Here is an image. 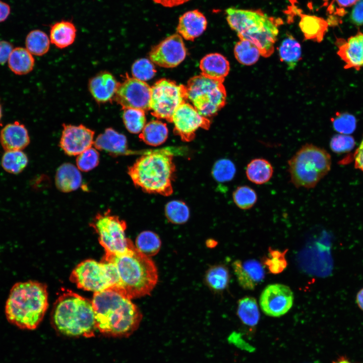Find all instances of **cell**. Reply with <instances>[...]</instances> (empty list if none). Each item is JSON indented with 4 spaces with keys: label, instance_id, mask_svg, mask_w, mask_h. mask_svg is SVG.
I'll use <instances>...</instances> for the list:
<instances>
[{
    "label": "cell",
    "instance_id": "obj_1",
    "mask_svg": "<svg viewBox=\"0 0 363 363\" xmlns=\"http://www.w3.org/2000/svg\"><path fill=\"white\" fill-rule=\"evenodd\" d=\"M97 330L112 337H128L139 327L142 315L131 299L110 288L94 292L92 299Z\"/></svg>",
    "mask_w": 363,
    "mask_h": 363
},
{
    "label": "cell",
    "instance_id": "obj_2",
    "mask_svg": "<svg viewBox=\"0 0 363 363\" xmlns=\"http://www.w3.org/2000/svg\"><path fill=\"white\" fill-rule=\"evenodd\" d=\"M47 286L36 281L15 283L5 305L8 321L22 329H36L48 308Z\"/></svg>",
    "mask_w": 363,
    "mask_h": 363
},
{
    "label": "cell",
    "instance_id": "obj_3",
    "mask_svg": "<svg viewBox=\"0 0 363 363\" xmlns=\"http://www.w3.org/2000/svg\"><path fill=\"white\" fill-rule=\"evenodd\" d=\"M51 320L55 330L68 336L90 338L97 331L92 300L69 290L55 301Z\"/></svg>",
    "mask_w": 363,
    "mask_h": 363
},
{
    "label": "cell",
    "instance_id": "obj_4",
    "mask_svg": "<svg viewBox=\"0 0 363 363\" xmlns=\"http://www.w3.org/2000/svg\"><path fill=\"white\" fill-rule=\"evenodd\" d=\"M102 260L114 264L119 283L114 289L130 299L150 294L157 283L158 274L154 262L136 247L131 254L121 256L105 254Z\"/></svg>",
    "mask_w": 363,
    "mask_h": 363
},
{
    "label": "cell",
    "instance_id": "obj_5",
    "mask_svg": "<svg viewBox=\"0 0 363 363\" xmlns=\"http://www.w3.org/2000/svg\"><path fill=\"white\" fill-rule=\"evenodd\" d=\"M225 12L228 24L240 39L255 44L264 57L273 53L281 20L269 16L260 10L229 8Z\"/></svg>",
    "mask_w": 363,
    "mask_h": 363
},
{
    "label": "cell",
    "instance_id": "obj_6",
    "mask_svg": "<svg viewBox=\"0 0 363 363\" xmlns=\"http://www.w3.org/2000/svg\"><path fill=\"white\" fill-rule=\"evenodd\" d=\"M175 166L172 155L167 151L146 153L129 167L134 184L144 192L168 196L173 193L172 183Z\"/></svg>",
    "mask_w": 363,
    "mask_h": 363
},
{
    "label": "cell",
    "instance_id": "obj_7",
    "mask_svg": "<svg viewBox=\"0 0 363 363\" xmlns=\"http://www.w3.org/2000/svg\"><path fill=\"white\" fill-rule=\"evenodd\" d=\"M331 157L324 149L312 144L302 146L288 161L291 183L296 188H313L329 172Z\"/></svg>",
    "mask_w": 363,
    "mask_h": 363
},
{
    "label": "cell",
    "instance_id": "obj_8",
    "mask_svg": "<svg viewBox=\"0 0 363 363\" xmlns=\"http://www.w3.org/2000/svg\"><path fill=\"white\" fill-rule=\"evenodd\" d=\"M96 233L100 245L106 255L121 256L132 254L136 248L132 241L126 237L127 224L110 210L97 213L90 223Z\"/></svg>",
    "mask_w": 363,
    "mask_h": 363
},
{
    "label": "cell",
    "instance_id": "obj_9",
    "mask_svg": "<svg viewBox=\"0 0 363 363\" xmlns=\"http://www.w3.org/2000/svg\"><path fill=\"white\" fill-rule=\"evenodd\" d=\"M186 86L188 99L205 117L214 116L225 105L226 92L222 82L201 74L191 78Z\"/></svg>",
    "mask_w": 363,
    "mask_h": 363
},
{
    "label": "cell",
    "instance_id": "obj_10",
    "mask_svg": "<svg viewBox=\"0 0 363 363\" xmlns=\"http://www.w3.org/2000/svg\"><path fill=\"white\" fill-rule=\"evenodd\" d=\"M70 279L78 288L94 293L115 289L119 283L114 264L103 260L87 259L81 262L72 271Z\"/></svg>",
    "mask_w": 363,
    "mask_h": 363
},
{
    "label": "cell",
    "instance_id": "obj_11",
    "mask_svg": "<svg viewBox=\"0 0 363 363\" xmlns=\"http://www.w3.org/2000/svg\"><path fill=\"white\" fill-rule=\"evenodd\" d=\"M187 100L186 86L161 79L151 87L149 110L157 118L171 122L175 110Z\"/></svg>",
    "mask_w": 363,
    "mask_h": 363
},
{
    "label": "cell",
    "instance_id": "obj_12",
    "mask_svg": "<svg viewBox=\"0 0 363 363\" xmlns=\"http://www.w3.org/2000/svg\"><path fill=\"white\" fill-rule=\"evenodd\" d=\"M150 96L151 87L148 84L127 76L119 82L113 100L123 109L135 108L146 111L149 110Z\"/></svg>",
    "mask_w": 363,
    "mask_h": 363
},
{
    "label": "cell",
    "instance_id": "obj_13",
    "mask_svg": "<svg viewBox=\"0 0 363 363\" xmlns=\"http://www.w3.org/2000/svg\"><path fill=\"white\" fill-rule=\"evenodd\" d=\"M171 123L174 124V134L186 142L194 139L199 128L208 130L211 124L208 118L201 115L193 105L186 102L175 110Z\"/></svg>",
    "mask_w": 363,
    "mask_h": 363
},
{
    "label": "cell",
    "instance_id": "obj_14",
    "mask_svg": "<svg viewBox=\"0 0 363 363\" xmlns=\"http://www.w3.org/2000/svg\"><path fill=\"white\" fill-rule=\"evenodd\" d=\"M293 294L290 288L282 284H272L267 286L260 297V305L266 315L278 317L291 308Z\"/></svg>",
    "mask_w": 363,
    "mask_h": 363
},
{
    "label": "cell",
    "instance_id": "obj_15",
    "mask_svg": "<svg viewBox=\"0 0 363 363\" xmlns=\"http://www.w3.org/2000/svg\"><path fill=\"white\" fill-rule=\"evenodd\" d=\"M187 49L182 37L177 33L168 36L150 50L151 61L163 68H173L185 58Z\"/></svg>",
    "mask_w": 363,
    "mask_h": 363
},
{
    "label": "cell",
    "instance_id": "obj_16",
    "mask_svg": "<svg viewBox=\"0 0 363 363\" xmlns=\"http://www.w3.org/2000/svg\"><path fill=\"white\" fill-rule=\"evenodd\" d=\"M59 146L69 156L78 155L94 144V131L83 125L63 124Z\"/></svg>",
    "mask_w": 363,
    "mask_h": 363
},
{
    "label": "cell",
    "instance_id": "obj_17",
    "mask_svg": "<svg viewBox=\"0 0 363 363\" xmlns=\"http://www.w3.org/2000/svg\"><path fill=\"white\" fill-rule=\"evenodd\" d=\"M338 56L344 62V68L359 70L363 67V33L358 32L347 40L337 39Z\"/></svg>",
    "mask_w": 363,
    "mask_h": 363
},
{
    "label": "cell",
    "instance_id": "obj_18",
    "mask_svg": "<svg viewBox=\"0 0 363 363\" xmlns=\"http://www.w3.org/2000/svg\"><path fill=\"white\" fill-rule=\"evenodd\" d=\"M239 285L247 290H253L265 277L262 265L255 259L241 261L236 260L232 264Z\"/></svg>",
    "mask_w": 363,
    "mask_h": 363
},
{
    "label": "cell",
    "instance_id": "obj_19",
    "mask_svg": "<svg viewBox=\"0 0 363 363\" xmlns=\"http://www.w3.org/2000/svg\"><path fill=\"white\" fill-rule=\"evenodd\" d=\"M119 83L111 73L102 71L90 79L89 90L95 101L106 103L113 100Z\"/></svg>",
    "mask_w": 363,
    "mask_h": 363
},
{
    "label": "cell",
    "instance_id": "obj_20",
    "mask_svg": "<svg viewBox=\"0 0 363 363\" xmlns=\"http://www.w3.org/2000/svg\"><path fill=\"white\" fill-rule=\"evenodd\" d=\"M207 24L205 16L195 9L186 12L180 16L176 30L177 34L185 39L193 41L204 33Z\"/></svg>",
    "mask_w": 363,
    "mask_h": 363
},
{
    "label": "cell",
    "instance_id": "obj_21",
    "mask_svg": "<svg viewBox=\"0 0 363 363\" xmlns=\"http://www.w3.org/2000/svg\"><path fill=\"white\" fill-rule=\"evenodd\" d=\"M30 142L25 126L18 122L6 125L0 132V143L6 151L23 150Z\"/></svg>",
    "mask_w": 363,
    "mask_h": 363
},
{
    "label": "cell",
    "instance_id": "obj_22",
    "mask_svg": "<svg viewBox=\"0 0 363 363\" xmlns=\"http://www.w3.org/2000/svg\"><path fill=\"white\" fill-rule=\"evenodd\" d=\"M93 145L97 150L104 151L112 156L130 154L126 137L111 128L99 135Z\"/></svg>",
    "mask_w": 363,
    "mask_h": 363
},
{
    "label": "cell",
    "instance_id": "obj_23",
    "mask_svg": "<svg viewBox=\"0 0 363 363\" xmlns=\"http://www.w3.org/2000/svg\"><path fill=\"white\" fill-rule=\"evenodd\" d=\"M201 75L209 79L223 82L230 70L228 60L223 55L210 53L203 57L200 63Z\"/></svg>",
    "mask_w": 363,
    "mask_h": 363
},
{
    "label": "cell",
    "instance_id": "obj_24",
    "mask_svg": "<svg viewBox=\"0 0 363 363\" xmlns=\"http://www.w3.org/2000/svg\"><path fill=\"white\" fill-rule=\"evenodd\" d=\"M55 183L56 188L64 193L78 189L82 183V175L79 169L73 164L65 163L57 169Z\"/></svg>",
    "mask_w": 363,
    "mask_h": 363
},
{
    "label": "cell",
    "instance_id": "obj_25",
    "mask_svg": "<svg viewBox=\"0 0 363 363\" xmlns=\"http://www.w3.org/2000/svg\"><path fill=\"white\" fill-rule=\"evenodd\" d=\"M299 27L305 39L318 42L322 41L328 30V23L323 18L313 15L300 14Z\"/></svg>",
    "mask_w": 363,
    "mask_h": 363
},
{
    "label": "cell",
    "instance_id": "obj_26",
    "mask_svg": "<svg viewBox=\"0 0 363 363\" xmlns=\"http://www.w3.org/2000/svg\"><path fill=\"white\" fill-rule=\"evenodd\" d=\"M76 33V28L71 21L57 22L50 27V42L59 48L67 47L75 41Z\"/></svg>",
    "mask_w": 363,
    "mask_h": 363
},
{
    "label": "cell",
    "instance_id": "obj_27",
    "mask_svg": "<svg viewBox=\"0 0 363 363\" xmlns=\"http://www.w3.org/2000/svg\"><path fill=\"white\" fill-rule=\"evenodd\" d=\"M273 174L271 163L263 158L251 160L247 164L246 174L247 178L256 185H263L268 182Z\"/></svg>",
    "mask_w": 363,
    "mask_h": 363
},
{
    "label": "cell",
    "instance_id": "obj_28",
    "mask_svg": "<svg viewBox=\"0 0 363 363\" xmlns=\"http://www.w3.org/2000/svg\"><path fill=\"white\" fill-rule=\"evenodd\" d=\"M8 61L11 71L18 75L29 73L35 63L32 54L26 48L21 47L13 49Z\"/></svg>",
    "mask_w": 363,
    "mask_h": 363
},
{
    "label": "cell",
    "instance_id": "obj_29",
    "mask_svg": "<svg viewBox=\"0 0 363 363\" xmlns=\"http://www.w3.org/2000/svg\"><path fill=\"white\" fill-rule=\"evenodd\" d=\"M278 49L281 61L286 64L290 70L293 69L301 59V46L290 34H286Z\"/></svg>",
    "mask_w": 363,
    "mask_h": 363
},
{
    "label": "cell",
    "instance_id": "obj_30",
    "mask_svg": "<svg viewBox=\"0 0 363 363\" xmlns=\"http://www.w3.org/2000/svg\"><path fill=\"white\" fill-rule=\"evenodd\" d=\"M168 137L165 124L157 120H151L145 125L139 138L146 144L157 146L163 144Z\"/></svg>",
    "mask_w": 363,
    "mask_h": 363
},
{
    "label": "cell",
    "instance_id": "obj_31",
    "mask_svg": "<svg viewBox=\"0 0 363 363\" xmlns=\"http://www.w3.org/2000/svg\"><path fill=\"white\" fill-rule=\"evenodd\" d=\"M229 273L226 267L216 265L210 267L206 272L205 280L206 285L214 291L223 290L228 286Z\"/></svg>",
    "mask_w": 363,
    "mask_h": 363
},
{
    "label": "cell",
    "instance_id": "obj_32",
    "mask_svg": "<svg viewBox=\"0 0 363 363\" xmlns=\"http://www.w3.org/2000/svg\"><path fill=\"white\" fill-rule=\"evenodd\" d=\"M28 163V157L22 150L6 151L1 159L2 168L11 174L21 173Z\"/></svg>",
    "mask_w": 363,
    "mask_h": 363
},
{
    "label": "cell",
    "instance_id": "obj_33",
    "mask_svg": "<svg viewBox=\"0 0 363 363\" xmlns=\"http://www.w3.org/2000/svg\"><path fill=\"white\" fill-rule=\"evenodd\" d=\"M237 315L244 324L250 326L257 325L260 318V312L255 298L246 296L239 299Z\"/></svg>",
    "mask_w": 363,
    "mask_h": 363
},
{
    "label": "cell",
    "instance_id": "obj_34",
    "mask_svg": "<svg viewBox=\"0 0 363 363\" xmlns=\"http://www.w3.org/2000/svg\"><path fill=\"white\" fill-rule=\"evenodd\" d=\"M234 54L237 60L246 66L255 64L261 55L259 48L250 41L245 39H240L235 44Z\"/></svg>",
    "mask_w": 363,
    "mask_h": 363
},
{
    "label": "cell",
    "instance_id": "obj_35",
    "mask_svg": "<svg viewBox=\"0 0 363 363\" xmlns=\"http://www.w3.org/2000/svg\"><path fill=\"white\" fill-rule=\"evenodd\" d=\"M161 246L160 237L156 233L151 231L141 232L136 239V248L149 257L156 255L160 251Z\"/></svg>",
    "mask_w": 363,
    "mask_h": 363
},
{
    "label": "cell",
    "instance_id": "obj_36",
    "mask_svg": "<svg viewBox=\"0 0 363 363\" xmlns=\"http://www.w3.org/2000/svg\"><path fill=\"white\" fill-rule=\"evenodd\" d=\"M50 39L47 35L40 30L30 31L26 38V49L32 54L41 56L46 53L50 47Z\"/></svg>",
    "mask_w": 363,
    "mask_h": 363
},
{
    "label": "cell",
    "instance_id": "obj_37",
    "mask_svg": "<svg viewBox=\"0 0 363 363\" xmlns=\"http://www.w3.org/2000/svg\"><path fill=\"white\" fill-rule=\"evenodd\" d=\"M123 110V120L127 130L132 134L141 132L146 125L145 111L135 108Z\"/></svg>",
    "mask_w": 363,
    "mask_h": 363
},
{
    "label": "cell",
    "instance_id": "obj_38",
    "mask_svg": "<svg viewBox=\"0 0 363 363\" xmlns=\"http://www.w3.org/2000/svg\"><path fill=\"white\" fill-rule=\"evenodd\" d=\"M165 213L167 219L174 224L184 223L190 217L188 206L184 202L179 200L168 202L165 207Z\"/></svg>",
    "mask_w": 363,
    "mask_h": 363
},
{
    "label": "cell",
    "instance_id": "obj_39",
    "mask_svg": "<svg viewBox=\"0 0 363 363\" xmlns=\"http://www.w3.org/2000/svg\"><path fill=\"white\" fill-rule=\"evenodd\" d=\"M232 198L234 203L239 209L248 210L256 203L258 196L253 188L244 185L236 188L233 192Z\"/></svg>",
    "mask_w": 363,
    "mask_h": 363
},
{
    "label": "cell",
    "instance_id": "obj_40",
    "mask_svg": "<svg viewBox=\"0 0 363 363\" xmlns=\"http://www.w3.org/2000/svg\"><path fill=\"white\" fill-rule=\"evenodd\" d=\"M236 173V167L232 161L228 159H221L214 164L212 174L218 182L225 183L231 180Z\"/></svg>",
    "mask_w": 363,
    "mask_h": 363
},
{
    "label": "cell",
    "instance_id": "obj_41",
    "mask_svg": "<svg viewBox=\"0 0 363 363\" xmlns=\"http://www.w3.org/2000/svg\"><path fill=\"white\" fill-rule=\"evenodd\" d=\"M331 120L334 130L340 134L349 135L355 130V117L348 113L337 112Z\"/></svg>",
    "mask_w": 363,
    "mask_h": 363
},
{
    "label": "cell",
    "instance_id": "obj_42",
    "mask_svg": "<svg viewBox=\"0 0 363 363\" xmlns=\"http://www.w3.org/2000/svg\"><path fill=\"white\" fill-rule=\"evenodd\" d=\"M156 72L153 64L147 58L138 59L132 66L133 77L142 81L150 80Z\"/></svg>",
    "mask_w": 363,
    "mask_h": 363
},
{
    "label": "cell",
    "instance_id": "obj_43",
    "mask_svg": "<svg viewBox=\"0 0 363 363\" xmlns=\"http://www.w3.org/2000/svg\"><path fill=\"white\" fill-rule=\"evenodd\" d=\"M76 158L77 168L87 172L96 167L99 161V154L96 148L90 147L78 155Z\"/></svg>",
    "mask_w": 363,
    "mask_h": 363
},
{
    "label": "cell",
    "instance_id": "obj_44",
    "mask_svg": "<svg viewBox=\"0 0 363 363\" xmlns=\"http://www.w3.org/2000/svg\"><path fill=\"white\" fill-rule=\"evenodd\" d=\"M285 252L271 249L269 250L268 257L265 258L264 264L271 273H280L285 269L287 266V261L285 258Z\"/></svg>",
    "mask_w": 363,
    "mask_h": 363
},
{
    "label": "cell",
    "instance_id": "obj_45",
    "mask_svg": "<svg viewBox=\"0 0 363 363\" xmlns=\"http://www.w3.org/2000/svg\"><path fill=\"white\" fill-rule=\"evenodd\" d=\"M355 145L354 138L348 135L337 134L331 139L330 147L336 153H341L351 150Z\"/></svg>",
    "mask_w": 363,
    "mask_h": 363
},
{
    "label": "cell",
    "instance_id": "obj_46",
    "mask_svg": "<svg viewBox=\"0 0 363 363\" xmlns=\"http://www.w3.org/2000/svg\"><path fill=\"white\" fill-rule=\"evenodd\" d=\"M352 23L360 26L363 25V0H358L355 4L350 15Z\"/></svg>",
    "mask_w": 363,
    "mask_h": 363
},
{
    "label": "cell",
    "instance_id": "obj_47",
    "mask_svg": "<svg viewBox=\"0 0 363 363\" xmlns=\"http://www.w3.org/2000/svg\"><path fill=\"white\" fill-rule=\"evenodd\" d=\"M12 44L8 41H0V64H5L13 50Z\"/></svg>",
    "mask_w": 363,
    "mask_h": 363
},
{
    "label": "cell",
    "instance_id": "obj_48",
    "mask_svg": "<svg viewBox=\"0 0 363 363\" xmlns=\"http://www.w3.org/2000/svg\"><path fill=\"white\" fill-rule=\"evenodd\" d=\"M354 166L363 172V138L354 154Z\"/></svg>",
    "mask_w": 363,
    "mask_h": 363
},
{
    "label": "cell",
    "instance_id": "obj_49",
    "mask_svg": "<svg viewBox=\"0 0 363 363\" xmlns=\"http://www.w3.org/2000/svg\"><path fill=\"white\" fill-rule=\"evenodd\" d=\"M155 3L167 8H172L183 5L190 0H152Z\"/></svg>",
    "mask_w": 363,
    "mask_h": 363
},
{
    "label": "cell",
    "instance_id": "obj_50",
    "mask_svg": "<svg viewBox=\"0 0 363 363\" xmlns=\"http://www.w3.org/2000/svg\"><path fill=\"white\" fill-rule=\"evenodd\" d=\"M10 13V7L8 4L0 1V22L5 21Z\"/></svg>",
    "mask_w": 363,
    "mask_h": 363
},
{
    "label": "cell",
    "instance_id": "obj_51",
    "mask_svg": "<svg viewBox=\"0 0 363 363\" xmlns=\"http://www.w3.org/2000/svg\"><path fill=\"white\" fill-rule=\"evenodd\" d=\"M358 0H335L337 4L342 7H349L356 3Z\"/></svg>",
    "mask_w": 363,
    "mask_h": 363
},
{
    "label": "cell",
    "instance_id": "obj_52",
    "mask_svg": "<svg viewBox=\"0 0 363 363\" xmlns=\"http://www.w3.org/2000/svg\"><path fill=\"white\" fill-rule=\"evenodd\" d=\"M356 300L359 308L363 311V288L357 292Z\"/></svg>",
    "mask_w": 363,
    "mask_h": 363
},
{
    "label": "cell",
    "instance_id": "obj_53",
    "mask_svg": "<svg viewBox=\"0 0 363 363\" xmlns=\"http://www.w3.org/2000/svg\"><path fill=\"white\" fill-rule=\"evenodd\" d=\"M333 363H351L348 359L344 357H341Z\"/></svg>",
    "mask_w": 363,
    "mask_h": 363
},
{
    "label": "cell",
    "instance_id": "obj_54",
    "mask_svg": "<svg viewBox=\"0 0 363 363\" xmlns=\"http://www.w3.org/2000/svg\"><path fill=\"white\" fill-rule=\"evenodd\" d=\"M2 108L1 105L0 104V119L2 118Z\"/></svg>",
    "mask_w": 363,
    "mask_h": 363
},
{
    "label": "cell",
    "instance_id": "obj_55",
    "mask_svg": "<svg viewBox=\"0 0 363 363\" xmlns=\"http://www.w3.org/2000/svg\"><path fill=\"white\" fill-rule=\"evenodd\" d=\"M296 1L297 0H291L290 2L291 3H292V4H295V3H296Z\"/></svg>",
    "mask_w": 363,
    "mask_h": 363
}]
</instances>
